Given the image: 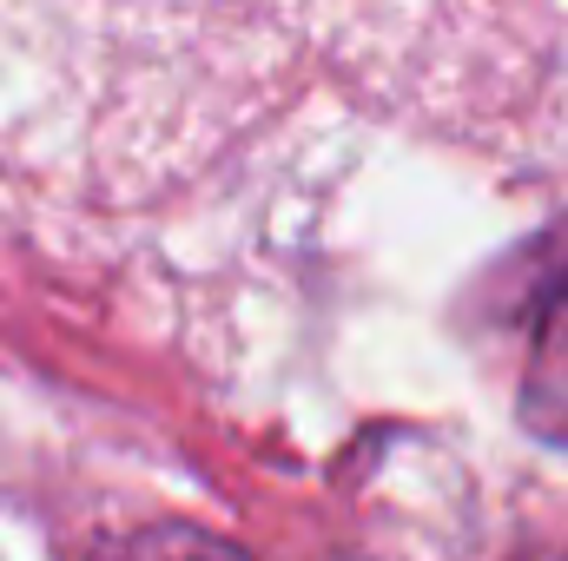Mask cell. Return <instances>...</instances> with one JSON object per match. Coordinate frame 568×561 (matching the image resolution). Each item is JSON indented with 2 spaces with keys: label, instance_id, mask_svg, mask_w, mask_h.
<instances>
[{
  "label": "cell",
  "instance_id": "7a4b0ae2",
  "mask_svg": "<svg viewBox=\"0 0 568 561\" xmlns=\"http://www.w3.org/2000/svg\"><path fill=\"white\" fill-rule=\"evenodd\" d=\"M529 561H568V555H529Z\"/></svg>",
  "mask_w": 568,
  "mask_h": 561
},
{
  "label": "cell",
  "instance_id": "6da1fadb",
  "mask_svg": "<svg viewBox=\"0 0 568 561\" xmlns=\"http://www.w3.org/2000/svg\"><path fill=\"white\" fill-rule=\"evenodd\" d=\"M529 370H523V397L516 410L529 422V436L568 449V265H556L536 290V317H529Z\"/></svg>",
  "mask_w": 568,
  "mask_h": 561
}]
</instances>
